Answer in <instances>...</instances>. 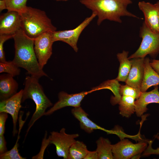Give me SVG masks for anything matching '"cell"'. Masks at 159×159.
<instances>
[{
    "label": "cell",
    "instance_id": "12",
    "mask_svg": "<svg viewBox=\"0 0 159 159\" xmlns=\"http://www.w3.org/2000/svg\"><path fill=\"white\" fill-rule=\"evenodd\" d=\"M21 20L20 12L8 11L0 16V35L14 36L21 28Z\"/></svg>",
    "mask_w": 159,
    "mask_h": 159
},
{
    "label": "cell",
    "instance_id": "38",
    "mask_svg": "<svg viewBox=\"0 0 159 159\" xmlns=\"http://www.w3.org/2000/svg\"><path fill=\"white\" fill-rule=\"evenodd\" d=\"M131 0V1H132V0Z\"/></svg>",
    "mask_w": 159,
    "mask_h": 159
},
{
    "label": "cell",
    "instance_id": "29",
    "mask_svg": "<svg viewBox=\"0 0 159 159\" xmlns=\"http://www.w3.org/2000/svg\"><path fill=\"white\" fill-rule=\"evenodd\" d=\"M12 35H0V62H4L6 61L5 53L4 50V44L7 40L13 37Z\"/></svg>",
    "mask_w": 159,
    "mask_h": 159
},
{
    "label": "cell",
    "instance_id": "5",
    "mask_svg": "<svg viewBox=\"0 0 159 159\" xmlns=\"http://www.w3.org/2000/svg\"><path fill=\"white\" fill-rule=\"evenodd\" d=\"M139 36L142 38L140 44L136 52L128 58H145L148 55L153 59L159 54V33L151 31L144 22L140 28Z\"/></svg>",
    "mask_w": 159,
    "mask_h": 159
},
{
    "label": "cell",
    "instance_id": "1",
    "mask_svg": "<svg viewBox=\"0 0 159 159\" xmlns=\"http://www.w3.org/2000/svg\"><path fill=\"white\" fill-rule=\"evenodd\" d=\"M15 53L12 60L19 67L23 68L31 76L39 79L47 76L40 67L34 49V39L28 36L22 29L13 36Z\"/></svg>",
    "mask_w": 159,
    "mask_h": 159
},
{
    "label": "cell",
    "instance_id": "16",
    "mask_svg": "<svg viewBox=\"0 0 159 159\" xmlns=\"http://www.w3.org/2000/svg\"><path fill=\"white\" fill-rule=\"evenodd\" d=\"M71 112L80 122L81 128L85 132L91 133L94 130H100L105 131L108 134H113L112 130L105 129L92 121L88 117V115L80 107H74L72 110Z\"/></svg>",
    "mask_w": 159,
    "mask_h": 159
},
{
    "label": "cell",
    "instance_id": "15",
    "mask_svg": "<svg viewBox=\"0 0 159 159\" xmlns=\"http://www.w3.org/2000/svg\"><path fill=\"white\" fill-rule=\"evenodd\" d=\"M135 112L138 117H141L148 109L147 105L150 103L159 104V91L158 86L152 90L142 92L138 99L135 101Z\"/></svg>",
    "mask_w": 159,
    "mask_h": 159
},
{
    "label": "cell",
    "instance_id": "23",
    "mask_svg": "<svg viewBox=\"0 0 159 159\" xmlns=\"http://www.w3.org/2000/svg\"><path fill=\"white\" fill-rule=\"evenodd\" d=\"M88 151L82 142L76 140L69 148L68 159H84Z\"/></svg>",
    "mask_w": 159,
    "mask_h": 159
},
{
    "label": "cell",
    "instance_id": "35",
    "mask_svg": "<svg viewBox=\"0 0 159 159\" xmlns=\"http://www.w3.org/2000/svg\"><path fill=\"white\" fill-rule=\"evenodd\" d=\"M141 154H138L133 156L131 159H139L141 157Z\"/></svg>",
    "mask_w": 159,
    "mask_h": 159
},
{
    "label": "cell",
    "instance_id": "26",
    "mask_svg": "<svg viewBox=\"0 0 159 159\" xmlns=\"http://www.w3.org/2000/svg\"><path fill=\"white\" fill-rule=\"evenodd\" d=\"M141 92L140 88H139L132 87L126 84L121 85L120 86V93L122 96H130L137 99Z\"/></svg>",
    "mask_w": 159,
    "mask_h": 159
},
{
    "label": "cell",
    "instance_id": "7",
    "mask_svg": "<svg viewBox=\"0 0 159 159\" xmlns=\"http://www.w3.org/2000/svg\"><path fill=\"white\" fill-rule=\"evenodd\" d=\"M147 140H144L134 144L128 139L121 140L117 143L112 145L114 159H129L135 155L141 154L147 147Z\"/></svg>",
    "mask_w": 159,
    "mask_h": 159
},
{
    "label": "cell",
    "instance_id": "20",
    "mask_svg": "<svg viewBox=\"0 0 159 159\" xmlns=\"http://www.w3.org/2000/svg\"><path fill=\"white\" fill-rule=\"evenodd\" d=\"M98 159H114L112 146L108 139L100 137L96 141Z\"/></svg>",
    "mask_w": 159,
    "mask_h": 159
},
{
    "label": "cell",
    "instance_id": "27",
    "mask_svg": "<svg viewBox=\"0 0 159 159\" xmlns=\"http://www.w3.org/2000/svg\"><path fill=\"white\" fill-rule=\"evenodd\" d=\"M8 11H14L21 12L27 7V0H5Z\"/></svg>",
    "mask_w": 159,
    "mask_h": 159
},
{
    "label": "cell",
    "instance_id": "22",
    "mask_svg": "<svg viewBox=\"0 0 159 159\" xmlns=\"http://www.w3.org/2000/svg\"><path fill=\"white\" fill-rule=\"evenodd\" d=\"M120 85L118 81L115 79L108 80L97 87L98 90L104 89H109L113 92L114 96L111 98V102L112 105H114L119 104L122 97L120 93Z\"/></svg>",
    "mask_w": 159,
    "mask_h": 159
},
{
    "label": "cell",
    "instance_id": "31",
    "mask_svg": "<svg viewBox=\"0 0 159 159\" xmlns=\"http://www.w3.org/2000/svg\"><path fill=\"white\" fill-rule=\"evenodd\" d=\"M6 143L4 135H0V154H3L7 150Z\"/></svg>",
    "mask_w": 159,
    "mask_h": 159
},
{
    "label": "cell",
    "instance_id": "3",
    "mask_svg": "<svg viewBox=\"0 0 159 159\" xmlns=\"http://www.w3.org/2000/svg\"><path fill=\"white\" fill-rule=\"evenodd\" d=\"M20 13L21 29L31 38L35 39L45 33L56 31V27L44 11L27 6Z\"/></svg>",
    "mask_w": 159,
    "mask_h": 159
},
{
    "label": "cell",
    "instance_id": "13",
    "mask_svg": "<svg viewBox=\"0 0 159 159\" xmlns=\"http://www.w3.org/2000/svg\"><path fill=\"white\" fill-rule=\"evenodd\" d=\"M139 9L145 17L144 22L153 32L159 33V22L158 9L155 3L152 4L144 1L138 3Z\"/></svg>",
    "mask_w": 159,
    "mask_h": 159
},
{
    "label": "cell",
    "instance_id": "11",
    "mask_svg": "<svg viewBox=\"0 0 159 159\" xmlns=\"http://www.w3.org/2000/svg\"><path fill=\"white\" fill-rule=\"evenodd\" d=\"M23 90H21L10 97L0 102V112H4L11 115L13 121V135L15 136L17 133L16 124L19 111L21 107Z\"/></svg>",
    "mask_w": 159,
    "mask_h": 159
},
{
    "label": "cell",
    "instance_id": "2",
    "mask_svg": "<svg viewBox=\"0 0 159 159\" xmlns=\"http://www.w3.org/2000/svg\"><path fill=\"white\" fill-rule=\"evenodd\" d=\"M80 2L96 14L98 25L105 20L121 23L122 16L140 18L127 9L132 3L131 0H80Z\"/></svg>",
    "mask_w": 159,
    "mask_h": 159
},
{
    "label": "cell",
    "instance_id": "24",
    "mask_svg": "<svg viewBox=\"0 0 159 159\" xmlns=\"http://www.w3.org/2000/svg\"><path fill=\"white\" fill-rule=\"evenodd\" d=\"M23 113H21L19 119V127L18 136L16 143L13 147L10 150L7 151L5 153L0 154V159H25V158L21 156L18 150V140L19 138V134L23 125L25 123L26 119L24 121L22 120V116Z\"/></svg>",
    "mask_w": 159,
    "mask_h": 159
},
{
    "label": "cell",
    "instance_id": "34",
    "mask_svg": "<svg viewBox=\"0 0 159 159\" xmlns=\"http://www.w3.org/2000/svg\"><path fill=\"white\" fill-rule=\"evenodd\" d=\"M7 5L5 0H0V11L3 10L7 9Z\"/></svg>",
    "mask_w": 159,
    "mask_h": 159
},
{
    "label": "cell",
    "instance_id": "32",
    "mask_svg": "<svg viewBox=\"0 0 159 159\" xmlns=\"http://www.w3.org/2000/svg\"><path fill=\"white\" fill-rule=\"evenodd\" d=\"M98 155L96 150L92 151H88L84 159H98Z\"/></svg>",
    "mask_w": 159,
    "mask_h": 159
},
{
    "label": "cell",
    "instance_id": "9",
    "mask_svg": "<svg viewBox=\"0 0 159 159\" xmlns=\"http://www.w3.org/2000/svg\"><path fill=\"white\" fill-rule=\"evenodd\" d=\"M52 33H45L34 39L35 52L39 65L42 69L52 54L54 42Z\"/></svg>",
    "mask_w": 159,
    "mask_h": 159
},
{
    "label": "cell",
    "instance_id": "14",
    "mask_svg": "<svg viewBox=\"0 0 159 159\" xmlns=\"http://www.w3.org/2000/svg\"><path fill=\"white\" fill-rule=\"evenodd\" d=\"M145 58H139L131 59L132 66L125 82L126 84L140 88L144 74Z\"/></svg>",
    "mask_w": 159,
    "mask_h": 159
},
{
    "label": "cell",
    "instance_id": "33",
    "mask_svg": "<svg viewBox=\"0 0 159 159\" xmlns=\"http://www.w3.org/2000/svg\"><path fill=\"white\" fill-rule=\"evenodd\" d=\"M150 64L153 69L159 74V60L154 59L150 61Z\"/></svg>",
    "mask_w": 159,
    "mask_h": 159
},
{
    "label": "cell",
    "instance_id": "8",
    "mask_svg": "<svg viewBox=\"0 0 159 159\" xmlns=\"http://www.w3.org/2000/svg\"><path fill=\"white\" fill-rule=\"evenodd\" d=\"M64 128L59 132L52 131L47 139L49 144H53L55 146L57 156L64 159H68L69 148L76 141L75 138L78 137V134H68Z\"/></svg>",
    "mask_w": 159,
    "mask_h": 159
},
{
    "label": "cell",
    "instance_id": "19",
    "mask_svg": "<svg viewBox=\"0 0 159 159\" xmlns=\"http://www.w3.org/2000/svg\"><path fill=\"white\" fill-rule=\"evenodd\" d=\"M128 51H123L117 54V58L120 63L118 76L115 79L118 81L125 82L132 66L131 60L128 58Z\"/></svg>",
    "mask_w": 159,
    "mask_h": 159
},
{
    "label": "cell",
    "instance_id": "25",
    "mask_svg": "<svg viewBox=\"0 0 159 159\" xmlns=\"http://www.w3.org/2000/svg\"><path fill=\"white\" fill-rule=\"evenodd\" d=\"M20 70L13 61L0 62V73H6L13 77L19 74Z\"/></svg>",
    "mask_w": 159,
    "mask_h": 159
},
{
    "label": "cell",
    "instance_id": "37",
    "mask_svg": "<svg viewBox=\"0 0 159 159\" xmlns=\"http://www.w3.org/2000/svg\"><path fill=\"white\" fill-rule=\"evenodd\" d=\"M57 1H67L69 0H55Z\"/></svg>",
    "mask_w": 159,
    "mask_h": 159
},
{
    "label": "cell",
    "instance_id": "28",
    "mask_svg": "<svg viewBox=\"0 0 159 159\" xmlns=\"http://www.w3.org/2000/svg\"><path fill=\"white\" fill-rule=\"evenodd\" d=\"M154 137L159 140V134H157L155 135ZM147 142L148 145L144 151L142 155L143 156H147L151 155H159V147L156 149L153 148L152 145L153 141L152 140H148Z\"/></svg>",
    "mask_w": 159,
    "mask_h": 159
},
{
    "label": "cell",
    "instance_id": "18",
    "mask_svg": "<svg viewBox=\"0 0 159 159\" xmlns=\"http://www.w3.org/2000/svg\"><path fill=\"white\" fill-rule=\"evenodd\" d=\"M149 58L145 57L144 77L140 88L142 92H146L152 86L159 85V74L151 66Z\"/></svg>",
    "mask_w": 159,
    "mask_h": 159
},
{
    "label": "cell",
    "instance_id": "30",
    "mask_svg": "<svg viewBox=\"0 0 159 159\" xmlns=\"http://www.w3.org/2000/svg\"><path fill=\"white\" fill-rule=\"evenodd\" d=\"M8 117V113L4 112H0V135H4L5 123Z\"/></svg>",
    "mask_w": 159,
    "mask_h": 159
},
{
    "label": "cell",
    "instance_id": "17",
    "mask_svg": "<svg viewBox=\"0 0 159 159\" xmlns=\"http://www.w3.org/2000/svg\"><path fill=\"white\" fill-rule=\"evenodd\" d=\"M18 84L13 77L8 74L0 76V99H6L17 93Z\"/></svg>",
    "mask_w": 159,
    "mask_h": 159
},
{
    "label": "cell",
    "instance_id": "4",
    "mask_svg": "<svg viewBox=\"0 0 159 159\" xmlns=\"http://www.w3.org/2000/svg\"><path fill=\"white\" fill-rule=\"evenodd\" d=\"M38 80L39 79L31 76H26L25 80L22 102L26 99H31L34 101L36 106L35 110L28 124L25 137L35 122L44 115L46 109L53 105L45 94Z\"/></svg>",
    "mask_w": 159,
    "mask_h": 159
},
{
    "label": "cell",
    "instance_id": "6",
    "mask_svg": "<svg viewBox=\"0 0 159 159\" xmlns=\"http://www.w3.org/2000/svg\"><path fill=\"white\" fill-rule=\"evenodd\" d=\"M96 16V14L94 13H92L90 16L86 18L74 29L56 31L52 32L54 42L61 41L65 42L70 45L75 52H77V44L81 33Z\"/></svg>",
    "mask_w": 159,
    "mask_h": 159
},
{
    "label": "cell",
    "instance_id": "36",
    "mask_svg": "<svg viewBox=\"0 0 159 159\" xmlns=\"http://www.w3.org/2000/svg\"><path fill=\"white\" fill-rule=\"evenodd\" d=\"M155 4L157 6V9H158V19H159V1H157V2L155 3Z\"/></svg>",
    "mask_w": 159,
    "mask_h": 159
},
{
    "label": "cell",
    "instance_id": "21",
    "mask_svg": "<svg viewBox=\"0 0 159 159\" xmlns=\"http://www.w3.org/2000/svg\"><path fill=\"white\" fill-rule=\"evenodd\" d=\"M135 99L130 96H122L118 104L120 114L123 117L128 118L135 112Z\"/></svg>",
    "mask_w": 159,
    "mask_h": 159
},
{
    "label": "cell",
    "instance_id": "10",
    "mask_svg": "<svg viewBox=\"0 0 159 159\" xmlns=\"http://www.w3.org/2000/svg\"><path fill=\"white\" fill-rule=\"evenodd\" d=\"M96 90L93 89L90 91H83L73 94H68L64 91L60 92L58 95V101L45 112L44 115H49L54 112L66 107L71 106L74 107H80L81 102L85 96Z\"/></svg>",
    "mask_w": 159,
    "mask_h": 159
}]
</instances>
